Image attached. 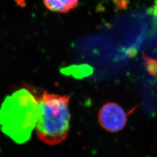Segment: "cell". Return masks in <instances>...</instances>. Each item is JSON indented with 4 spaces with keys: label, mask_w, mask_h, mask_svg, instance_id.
Returning a JSON list of instances; mask_svg holds the SVG:
<instances>
[{
    "label": "cell",
    "mask_w": 157,
    "mask_h": 157,
    "mask_svg": "<svg viewBox=\"0 0 157 157\" xmlns=\"http://www.w3.org/2000/svg\"><path fill=\"white\" fill-rule=\"evenodd\" d=\"M45 6L50 11L65 12V10L61 0H43Z\"/></svg>",
    "instance_id": "6"
},
{
    "label": "cell",
    "mask_w": 157,
    "mask_h": 157,
    "mask_svg": "<svg viewBox=\"0 0 157 157\" xmlns=\"http://www.w3.org/2000/svg\"><path fill=\"white\" fill-rule=\"evenodd\" d=\"M148 11L150 14L152 15L157 19V0L154 1V6L148 10Z\"/></svg>",
    "instance_id": "9"
},
{
    "label": "cell",
    "mask_w": 157,
    "mask_h": 157,
    "mask_svg": "<svg viewBox=\"0 0 157 157\" xmlns=\"http://www.w3.org/2000/svg\"><path fill=\"white\" fill-rule=\"evenodd\" d=\"M65 10V12L76 8L78 5V0H61Z\"/></svg>",
    "instance_id": "7"
},
{
    "label": "cell",
    "mask_w": 157,
    "mask_h": 157,
    "mask_svg": "<svg viewBox=\"0 0 157 157\" xmlns=\"http://www.w3.org/2000/svg\"><path fill=\"white\" fill-rule=\"evenodd\" d=\"M98 118L101 127L112 133L124 129L128 120L124 109L115 102H108L101 107Z\"/></svg>",
    "instance_id": "3"
},
{
    "label": "cell",
    "mask_w": 157,
    "mask_h": 157,
    "mask_svg": "<svg viewBox=\"0 0 157 157\" xmlns=\"http://www.w3.org/2000/svg\"><path fill=\"white\" fill-rule=\"evenodd\" d=\"M113 1L115 6H116V9L117 10L126 9L129 3L128 0H113Z\"/></svg>",
    "instance_id": "8"
},
{
    "label": "cell",
    "mask_w": 157,
    "mask_h": 157,
    "mask_svg": "<svg viewBox=\"0 0 157 157\" xmlns=\"http://www.w3.org/2000/svg\"><path fill=\"white\" fill-rule=\"evenodd\" d=\"M36 96L39 115L35 126L38 139L46 144L54 146L65 140L70 128V96L49 93L27 86Z\"/></svg>",
    "instance_id": "2"
},
{
    "label": "cell",
    "mask_w": 157,
    "mask_h": 157,
    "mask_svg": "<svg viewBox=\"0 0 157 157\" xmlns=\"http://www.w3.org/2000/svg\"><path fill=\"white\" fill-rule=\"evenodd\" d=\"M17 4L21 7H24L26 6V0H14Z\"/></svg>",
    "instance_id": "11"
},
{
    "label": "cell",
    "mask_w": 157,
    "mask_h": 157,
    "mask_svg": "<svg viewBox=\"0 0 157 157\" xmlns=\"http://www.w3.org/2000/svg\"><path fill=\"white\" fill-rule=\"evenodd\" d=\"M137 52L136 49L134 47H132L129 48L127 51H126V54L127 55L129 56H134L136 55V53Z\"/></svg>",
    "instance_id": "10"
},
{
    "label": "cell",
    "mask_w": 157,
    "mask_h": 157,
    "mask_svg": "<svg viewBox=\"0 0 157 157\" xmlns=\"http://www.w3.org/2000/svg\"><path fill=\"white\" fill-rule=\"evenodd\" d=\"M143 59L146 71L150 75L157 77V59H152L143 53Z\"/></svg>",
    "instance_id": "5"
},
{
    "label": "cell",
    "mask_w": 157,
    "mask_h": 157,
    "mask_svg": "<svg viewBox=\"0 0 157 157\" xmlns=\"http://www.w3.org/2000/svg\"><path fill=\"white\" fill-rule=\"evenodd\" d=\"M93 71L92 68L87 65H72L67 67H65L61 69V72L67 75H88L91 73Z\"/></svg>",
    "instance_id": "4"
},
{
    "label": "cell",
    "mask_w": 157,
    "mask_h": 157,
    "mask_svg": "<svg viewBox=\"0 0 157 157\" xmlns=\"http://www.w3.org/2000/svg\"><path fill=\"white\" fill-rule=\"evenodd\" d=\"M39 115V102L33 93L22 89L6 98L0 107V127L17 144L30 139Z\"/></svg>",
    "instance_id": "1"
}]
</instances>
